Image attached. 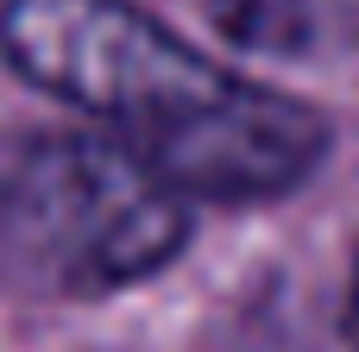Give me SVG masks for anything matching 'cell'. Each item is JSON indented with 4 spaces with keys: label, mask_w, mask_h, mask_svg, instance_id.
Returning a JSON list of instances; mask_svg holds the SVG:
<instances>
[{
    "label": "cell",
    "mask_w": 359,
    "mask_h": 352,
    "mask_svg": "<svg viewBox=\"0 0 359 352\" xmlns=\"http://www.w3.org/2000/svg\"><path fill=\"white\" fill-rule=\"evenodd\" d=\"M0 57L183 202H278L328 157L316 107L202 57L139 0H0Z\"/></svg>",
    "instance_id": "1"
},
{
    "label": "cell",
    "mask_w": 359,
    "mask_h": 352,
    "mask_svg": "<svg viewBox=\"0 0 359 352\" xmlns=\"http://www.w3.org/2000/svg\"><path fill=\"white\" fill-rule=\"evenodd\" d=\"M189 239V202L101 132L32 126L0 139V271L44 296H114L158 277Z\"/></svg>",
    "instance_id": "2"
},
{
    "label": "cell",
    "mask_w": 359,
    "mask_h": 352,
    "mask_svg": "<svg viewBox=\"0 0 359 352\" xmlns=\"http://www.w3.org/2000/svg\"><path fill=\"white\" fill-rule=\"evenodd\" d=\"M221 44L259 57H353L359 0H183Z\"/></svg>",
    "instance_id": "3"
},
{
    "label": "cell",
    "mask_w": 359,
    "mask_h": 352,
    "mask_svg": "<svg viewBox=\"0 0 359 352\" xmlns=\"http://www.w3.org/2000/svg\"><path fill=\"white\" fill-rule=\"evenodd\" d=\"M347 334L359 346V258H353V290H347Z\"/></svg>",
    "instance_id": "4"
}]
</instances>
